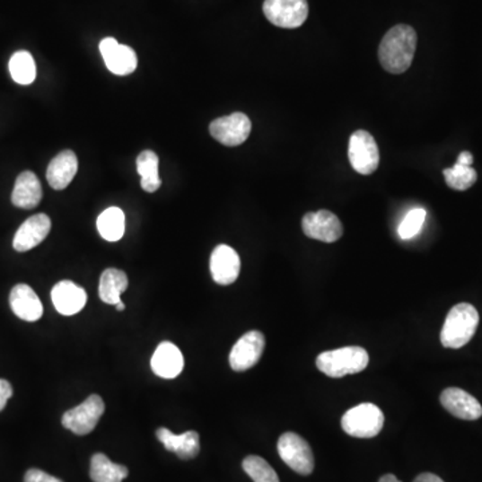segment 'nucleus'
Wrapping results in <instances>:
<instances>
[{
  "mask_svg": "<svg viewBox=\"0 0 482 482\" xmlns=\"http://www.w3.org/2000/svg\"><path fill=\"white\" fill-rule=\"evenodd\" d=\"M277 451L285 464L298 475L309 476L314 472L315 461L311 446L296 433H285L277 441Z\"/></svg>",
  "mask_w": 482,
  "mask_h": 482,
  "instance_id": "39448f33",
  "label": "nucleus"
},
{
  "mask_svg": "<svg viewBox=\"0 0 482 482\" xmlns=\"http://www.w3.org/2000/svg\"><path fill=\"white\" fill-rule=\"evenodd\" d=\"M266 337L260 331H250L235 343L230 354V364L233 372L252 369L263 355Z\"/></svg>",
  "mask_w": 482,
  "mask_h": 482,
  "instance_id": "9d476101",
  "label": "nucleus"
},
{
  "mask_svg": "<svg viewBox=\"0 0 482 482\" xmlns=\"http://www.w3.org/2000/svg\"><path fill=\"white\" fill-rule=\"evenodd\" d=\"M440 401L445 410H448L456 418L464 419V421H476L482 416L481 403L462 389H445L441 394Z\"/></svg>",
  "mask_w": 482,
  "mask_h": 482,
  "instance_id": "2eb2a0df",
  "label": "nucleus"
},
{
  "mask_svg": "<svg viewBox=\"0 0 482 482\" xmlns=\"http://www.w3.org/2000/svg\"><path fill=\"white\" fill-rule=\"evenodd\" d=\"M369 354L358 346L324 351L317 358L320 372L329 378H343L346 375L358 374L369 364Z\"/></svg>",
  "mask_w": 482,
  "mask_h": 482,
  "instance_id": "7ed1b4c3",
  "label": "nucleus"
},
{
  "mask_svg": "<svg viewBox=\"0 0 482 482\" xmlns=\"http://www.w3.org/2000/svg\"><path fill=\"white\" fill-rule=\"evenodd\" d=\"M117 311H124L125 310V303L124 302H119L118 304H116Z\"/></svg>",
  "mask_w": 482,
  "mask_h": 482,
  "instance_id": "f704fd0d",
  "label": "nucleus"
},
{
  "mask_svg": "<svg viewBox=\"0 0 482 482\" xmlns=\"http://www.w3.org/2000/svg\"><path fill=\"white\" fill-rule=\"evenodd\" d=\"M129 476L124 465L114 464L105 454L97 453L92 457L90 478L94 482H122Z\"/></svg>",
  "mask_w": 482,
  "mask_h": 482,
  "instance_id": "5701e85b",
  "label": "nucleus"
},
{
  "mask_svg": "<svg viewBox=\"0 0 482 482\" xmlns=\"http://www.w3.org/2000/svg\"><path fill=\"white\" fill-rule=\"evenodd\" d=\"M152 370L154 374L165 380L179 377L184 370V356L181 351L171 342H162L157 346L152 356Z\"/></svg>",
  "mask_w": 482,
  "mask_h": 482,
  "instance_id": "f3484780",
  "label": "nucleus"
},
{
  "mask_svg": "<svg viewBox=\"0 0 482 482\" xmlns=\"http://www.w3.org/2000/svg\"><path fill=\"white\" fill-rule=\"evenodd\" d=\"M51 230V220L48 215L38 214L27 219L13 236V250L27 252L48 238Z\"/></svg>",
  "mask_w": 482,
  "mask_h": 482,
  "instance_id": "4468645a",
  "label": "nucleus"
},
{
  "mask_svg": "<svg viewBox=\"0 0 482 482\" xmlns=\"http://www.w3.org/2000/svg\"><path fill=\"white\" fill-rule=\"evenodd\" d=\"M425 219H426V211L425 209L416 208L408 212L399 228L401 239L408 241V239H413L414 236L418 235L419 231L422 230V225H424Z\"/></svg>",
  "mask_w": 482,
  "mask_h": 482,
  "instance_id": "c85d7f7f",
  "label": "nucleus"
},
{
  "mask_svg": "<svg viewBox=\"0 0 482 482\" xmlns=\"http://www.w3.org/2000/svg\"><path fill=\"white\" fill-rule=\"evenodd\" d=\"M414 482H443V480L438 476L433 475V473H422Z\"/></svg>",
  "mask_w": 482,
  "mask_h": 482,
  "instance_id": "2f4dec72",
  "label": "nucleus"
},
{
  "mask_svg": "<svg viewBox=\"0 0 482 482\" xmlns=\"http://www.w3.org/2000/svg\"><path fill=\"white\" fill-rule=\"evenodd\" d=\"M380 482H402L399 481V478H396L394 475H385L383 478H381Z\"/></svg>",
  "mask_w": 482,
  "mask_h": 482,
  "instance_id": "72a5a7b5",
  "label": "nucleus"
},
{
  "mask_svg": "<svg viewBox=\"0 0 482 482\" xmlns=\"http://www.w3.org/2000/svg\"><path fill=\"white\" fill-rule=\"evenodd\" d=\"M11 397H13V386L8 381L0 380V411L5 408Z\"/></svg>",
  "mask_w": 482,
  "mask_h": 482,
  "instance_id": "7c9ffc66",
  "label": "nucleus"
},
{
  "mask_svg": "<svg viewBox=\"0 0 482 482\" xmlns=\"http://www.w3.org/2000/svg\"><path fill=\"white\" fill-rule=\"evenodd\" d=\"M443 176H445L448 187L454 190H460V192L469 189L478 181V171L472 166L461 165V163L457 162L453 168L445 169Z\"/></svg>",
  "mask_w": 482,
  "mask_h": 482,
  "instance_id": "bb28decb",
  "label": "nucleus"
},
{
  "mask_svg": "<svg viewBox=\"0 0 482 482\" xmlns=\"http://www.w3.org/2000/svg\"><path fill=\"white\" fill-rule=\"evenodd\" d=\"M242 469L253 482H280L274 468L259 456H248L242 461Z\"/></svg>",
  "mask_w": 482,
  "mask_h": 482,
  "instance_id": "cd10ccee",
  "label": "nucleus"
},
{
  "mask_svg": "<svg viewBox=\"0 0 482 482\" xmlns=\"http://www.w3.org/2000/svg\"><path fill=\"white\" fill-rule=\"evenodd\" d=\"M473 154L470 152H462L457 160V163H461V165L472 166L473 163Z\"/></svg>",
  "mask_w": 482,
  "mask_h": 482,
  "instance_id": "473e14b6",
  "label": "nucleus"
},
{
  "mask_svg": "<svg viewBox=\"0 0 482 482\" xmlns=\"http://www.w3.org/2000/svg\"><path fill=\"white\" fill-rule=\"evenodd\" d=\"M385 425V416L378 406L362 403L350 408L342 416V429L351 437L372 438L380 434Z\"/></svg>",
  "mask_w": 482,
  "mask_h": 482,
  "instance_id": "20e7f679",
  "label": "nucleus"
},
{
  "mask_svg": "<svg viewBox=\"0 0 482 482\" xmlns=\"http://www.w3.org/2000/svg\"><path fill=\"white\" fill-rule=\"evenodd\" d=\"M10 306L13 314L22 320L37 321L43 315L42 302L27 285H18L11 290Z\"/></svg>",
  "mask_w": 482,
  "mask_h": 482,
  "instance_id": "6ab92c4d",
  "label": "nucleus"
},
{
  "mask_svg": "<svg viewBox=\"0 0 482 482\" xmlns=\"http://www.w3.org/2000/svg\"><path fill=\"white\" fill-rule=\"evenodd\" d=\"M129 279L127 275L121 269L108 268L102 272L100 280L101 301L108 304H118L121 295L127 290Z\"/></svg>",
  "mask_w": 482,
  "mask_h": 482,
  "instance_id": "4be33fe9",
  "label": "nucleus"
},
{
  "mask_svg": "<svg viewBox=\"0 0 482 482\" xmlns=\"http://www.w3.org/2000/svg\"><path fill=\"white\" fill-rule=\"evenodd\" d=\"M302 228L307 238L323 242H335L343 235L339 217L329 211L310 212L302 220Z\"/></svg>",
  "mask_w": 482,
  "mask_h": 482,
  "instance_id": "9b49d317",
  "label": "nucleus"
},
{
  "mask_svg": "<svg viewBox=\"0 0 482 482\" xmlns=\"http://www.w3.org/2000/svg\"><path fill=\"white\" fill-rule=\"evenodd\" d=\"M348 159L354 171L358 173H374L380 165V149L375 138L366 130L354 133L348 144Z\"/></svg>",
  "mask_w": 482,
  "mask_h": 482,
  "instance_id": "6e6552de",
  "label": "nucleus"
},
{
  "mask_svg": "<svg viewBox=\"0 0 482 482\" xmlns=\"http://www.w3.org/2000/svg\"><path fill=\"white\" fill-rule=\"evenodd\" d=\"M103 411H105V402L97 394H92L81 405L66 411L62 416V425L74 434L86 435L95 429Z\"/></svg>",
  "mask_w": 482,
  "mask_h": 482,
  "instance_id": "423d86ee",
  "label": "nucleus"
},
{
  "mask_svg": "<svg viewBox=\"0 0 482 482\" xmlns=\"http://www.w3.org/2000/svg\"><path fill=\"white\" fill-rule=\"evenodd\" d=\"M156 434L166 451H174L179 459L192 460L200 453V435L197 432L189 430L182 434H174L166 427H160Z\"/></svg>",
  "mask_w": 482,
  "mask_h": 482,
  "instance_id": "a211bd4d",
  "label": "nucleus"
},
{
  "mask_svg": "<svg viewBox=\"0 0 482 482\" xmlns=\"http://www.w3.org/2000/svg\"><path fill=\"white\" fill-rule=\"evenodd\" d=\"M42 197V185L38 177L30 171L19 174L11 196L13 206L22 209H34L39 206Z\"/></svg>",
  "mask_w": 482,
  "mask_h": 482,
  "instance_id": "412c9836",
  "label": "nucleus"
},
{
  "mask_svg": "<svg viewBox=\"0 0 482 482\" xmlns=\"http://www.w3.org/2000/svg\"><path fill=\"white\" fill-rule=\"evenodd\" d=\"M11 77L19 84H30L37 77V66L29 51H18L11 57L8 64Z\"/></svg>",
  "mask_w": 482,
  "mask_h": 482,
  "instance_id": "a878e982",
  "label": "nucleus"
},
{
  "mask_svg": "<svg viewBox=\"0 0 482 482\" xmlns=\"http://www.w3.org/2000/svg\"><path fill=\"white\" fill-rule=\"evenodd\" d=\"M24 482H64L59 478H54V476L48 475L39 469L27 470L26 476H24Z\"/></svg>",
  "mask_w": 482,
  "mask_h": 482,
  "instance_id": "c756f323",
  "label": "nucleus"
},
{
  "mask_svg": "<svg viewBox=\"0 0 482 482\" xmlns=\"http://www.w3.org/2000/svg\"><path fill=\"white\" fill-rule=\"evenodd\" d=\"M100 235L108 241H121L125 233V215L117 206L106 209L97 220Z\"/></svg>",
  "mask_w": 482,
  "mask_h": 482,
  "instance_id": "b1692460",
  "label": "nucleus"
},
{
  "mask_svg": "<svg viewBox=\"0 0 482 482\" xmlns=\"http://www.w3.org/2000/svg\"><path fill=\"white\" fill-rule=\"evenodd\" d=\"M100 51L106 67L116 75L132 74L137 69V56L129 46L119 45L114 38L101 40Z\"/></svg>",
  "mask_w": 482,
  "mask_h": 482,
  "instance_id": "f8f14e48",
  "label": "nucleus"
},
{
  "mask_svg": "<svg viewBox=\"0 0 482 482\" xmlns=\"http://www.w3.org/2000/svg\"><path fill=\"white\" fill-rule=\"evenodd\" d=\"M78 171V160L73 151H64L54 157L48 163V184L53 189L64 190L69 187Z\"/></svg>",
  "mask_w": 482,
  "mask_h": 482,
  "instance_id": "aec40b11",
  "label": "nucleus"
},
{
  "mask_svg": "<svg viewBox=\"0 0 482 482\" xmlns=\"http://www.w3.org/2000/svg\"><path fill=\"white\" fill-rule=\"evenodd\" d=\"M480 321L475 306L460 303L449 311L441 331V343L446 348H461L472 340Z\"/></svg>",
  "mask_w": 482,
  "mask_h": 482,
  "instance_id": "f03ea898",
  "label": "nucleus"
},
{
  "mask_svg": "<svg viewBox=\"0 0 482 482\" xmlns=\"http://www.w3.org/2000/svg\"><path fill=\"white\" fill-rule=\"evenodd\" d=\"M51 301L59 314H78L87 303V294L83 288L70 280H62L57 283L51 290Z\"/></svg>",
  "mask_w": 482,
  "mask_h": 482,
  "instance_id": "dca6fc26",
  "label": "nucleus"
},
{
  "mask_svg": "<svg viewBox=\"0 0 482 482\" xmlns=\"http://www.w3.org/2000/svg\"><path fill=\"white\" fill-rule=\"evenodd\" d=\"M137 171L145 192L154 193L160 189L159 156L154 152L145 151L137 157Z\"/></svg>",
  "mask_w": 482,
  "mask_h": 482,
  "instance_id": "393cba45",
  "label": "nucleus"
},
{
  "mask_svg": "<svg viewBox=\"0 0 482 482\" xmlns=\"http://www.w3.org/2000/svg\"><path fill=\"white\" fill-rule=\"evenodd\" d=\"M252 124L244 113H233L220 117L209 125V132L215 140L225 146H239L250 137Z\"/></svg>",
  "mask_w": 482,
  "mask_h": 482,
  "instance_id": "1a4fd4ad",
  "label": "nucleus"
},
{
  "mask_svg": "<svg viewBox=\"0 0 482 482\" xmlns=\"http://www.w3.org/2000/svg\"><path fill=\"white\" fill-rule=\"evenodd\" d=\"M416 48V32L408 24L389 30L378 50L381 65L390 74H402L413 64Z\"/></svg>",
  "mask_w": 482,
  "mask_h": 482,
  "instance_id": "f257e3e1",
  "label": "nucleus"
},
{
  "mask_svg": "<svg viewBox=\"0 0 482 482\" xmlns=\"http://www.w3.org/2000/svg\"><path fill=\"white\" fill-rule=\"evenodd\" d=\"M241 258L230 245H217L211 256V274L220 285H230L241 274Z\"/></svg>",
  "mask_w": 482,
  "mask_h": 482,
  "instance_id": "ddd939ff",
  "label": "nucleus"
},
{
  "mask_svg": "<svg viewBox=\"0 0 482 482\" xmlns=\"http://www.w3.org/2000/svg\"><path fill=\"white\" fill-rule=\"evenodd\" d=\"M264 15L275 26L282 29H298L309 16L307 0H266Z\"/></svg>",
  "mask_w": 482,
  "mask_h": 482,
  "instance_id": "0eeeda50",
  "label": "nucleus"
}]
</instances>
